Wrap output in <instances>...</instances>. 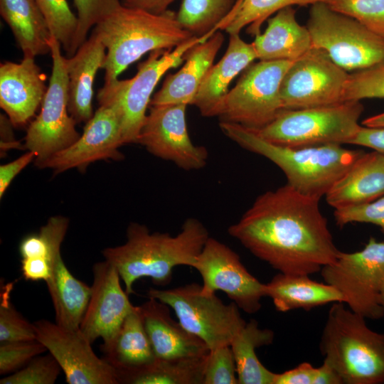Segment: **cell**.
<instances>
[{
  "label": "cell",
  "instance_id": "obj_50",
  "mask_svg": "<svg viewBox=\"0 0 384 384\" xmlns=\"http://www.w3.org/2000/svg\"><path fill=\"white\" fill-rule=\"evenodd\" d=\"M380 304L384 313V283L382 287L381 294H380Z\"/></svg>",
  "mask_w": 384,
  "mask_h": 384
},
{
  "label": "cell",
  "instance_id": "obj_30",
  "mask_svg": "<svg viewBox=\"0 0 384 384\" xmlns=\"http://www.w3.org/2000/svg\"><path fill=\"white\" fill-rule=\"evenodd\" d=\"M272 330L261 329L255 320L242 326L235 336L233 351L238 384H274L276 373L267 369L256 355V349L273 342Z\"/></svg>",
  "mask_w": 384,
  "mask_h": 384
},
{
  "label": "cell",
  "instance_id": "obj_20",
  "mask_svg": "<svg viewBox=\"0 0 384 384\" xmlns=\"http://www.w3.org/2000/svg\"><path fill=\"white\" fill-rule=\"evenodd\" d=\"M139 306L143 324L157 358H200L209 351L198 337L186 331L171 316L169 306L149 297Z\"/></svg>",
  "mask_w": 384,
  "mask_h": 384
},
{
  "label": "cell",
  "instance_id": "obj_31",
  "mask_svg": "<svg viewBox=\"0 0 384 384\" xmlns=\"http://www.w3.org/2000/svg\"><path fill=\"white\" fill-rule=\"evenodd\" d=\"M204 357L176 360L156 358L154 362L142 368L117 373V383L203 384Z\"/></svg>",
  "mask_w": 384,
  "mask_h": 384
},
{
  "label": "cell",
  "instance_id": "obj_44",
  "mask_svg": "<svg viewBox=\"0 0 384 384\" xmlns=\"http://www.w3.org/2000/svg\"><path fill=\"white\" fill-rule=\"evenodd\" d=\"M317 373L318 368L304 362L292 369L276 373L274 384H314Z\"/></svg>",
  "mask_w": 384,
  "mask_h": 384
},
{
  "label": "cell",
  "instance_id": "obj_38",
  "mask_svg": "<svg viewBox=\"0 0 384 384\" xmlns=\"http://www.w3.org/2000/svg\"><path fill=\"white\" fill-rule=\"evenodd\" d=\"M383 97L384 60L349 74L345 88V101Z\"/></svg>",
  "mask_w": 384,
  "mask_h": 384
},
{
  "label": "cell",
  "instance_id": "obj_14",
  "mask_svg": "<svg viewBox=\"0 0 384 384\" xmlns=\"http://www.w3.org/2000/svg\"><path fill=\"white\" fill-rule=\"evenodd\" d=\"M193 267L201 276L204 295L222 291L247 314L261 309L265 284L247 271L240 256L225 244L209 237Z\"/></svg>",
  "mask_w": 384,
  "mask_h": 384
},
{
  "label": "cell",
  "instance_id": "obj_27",
  "mask_svg": "<svg viewBox=\"0 0 384 384\" xmlns=\"http://www.w3.org/2000/svg\"><path fill=\"white\" fill-rule=\"evenodd\" d=\"M100 350L116 373L142 368L156 359L139 306L124 319L117 333L102 342Z\"/></svg>",
  "mask_w": 384,
  "mask_h": 384
},
{
  "label": "cell",
  "instance_id": "obj_16",
  "mask_svg": "<svg viewBox=\"0 0 384 384\" xmlns=\"http://www.w3.org/2000/svg\"><path fill=\"white\" fill-rule=\"evenodd\" d=\"M37 340L59 363L68 384H118L114 369L92 348L80 329H70L46 319L34 323Z\"/></svg>",
  "mask_w": 384,
  "mask_h": 384
},
{
  "label": "cell",
  "instance_id": "obj_8",
  "mask_svg": "<svg viewBox=\"0 0 384 384\" xmlns=\"http://www.w3.org/2000/svg\"><path fill=\"white\" fill-rule=\"evenodd\" d=\"M306 26L311 47L324 50L347 72L367 68L384 60L383 38L324 2L311 5Z\"/></svg>",
  "mask_w": 384,
  "mask_h": 384
},
{
  "label": "cell",
  "instance_id": "obj_2",
  "mask_svg": "<svg viewBox=\"0 0 384 384\" xmlns=\"http://www.w3.org/2000/svg\"><path fill=\"white\" fill-rule=\"evenodd\" d=\"M209 233L198 219L189 218L175 236L168 233H150L146 226L131 223L123 245L107 247L102 253L117 270L127 294L134 292V282L149 277L156 285H166L174 267H193Z\"/></svg>",
  "mask_w": 384,
  "mask_h": 384
},
{
  "label": "cell",
  "instance_id": "obj_4",
  "mask_svg": "<svg viewBox=\"0 0 384 384\" xmlns=\"http://www.w3.org/2000/svg\"><path fill=\"white\" fill-rule=\"evenodd\" d=\"M92 31L107 50L102 66L105 85L117 80L122 73L146 53L171 50L194 36L181 26L174 11L153 14L122 5Z\"/></svg>",
  "mask_w": 384,
  "mask_h": 384
},
{
  "label": "cell",
  "instance_id": "obj_48",
  "mask_svg": "<svg viewBox=\"0 0 384 384\" xmlns=\"http://www.w3.org/2000/svg\"><path fill=\"white\" fill-rule=\"evenodd\" d=\"M314 384H343L338 372L327 362H323L318 368Z\"/></svg>",
  "mask_w": 384,
  "mask_h": 384
},
{
  "label": "cell",
  "instance_id": "obj_15",
  "mask_svg": "<svg viewBox=\"0 0 384 384\" xmlns=\"http://www.w3.org/2000/svg\"><path fill=\"white\" fill-rule=\"evenodd\" d=\"M185 104L151 105L137 143L151 154L186 170H199L207 164L208 151L191 141Z\"/></svg>",
  "mask_w": 384,
  "mask_h": 384
},
{
  "label": "cell",
  "instance_id": "obj_24",
  "mask_svg": "<svg viewBox=\"0 0 384 384\" xmlns=\"http://www.w3.org/2000/svg\"><path fill=\"white\" fill-rule=\"evenodd\" d=\"M256 59L252 43L243 41L240 33L229 34L225 54L208 70L192 105H195L203 117H215L220 102L229 91L231 81Z\"/></svg>",
  "mask_w": 384,
  "mask_h": 384
},
{
  "label": "cell",
  "instance_id": "obj_28",
  "mask_svg": "<svg viewBox=\"0 0 384 384\" xmlns=\"http://www.w3.org/2000/svg\"><path fill=\"white\" fill-rule=\"evenodd\" d=\"M0 14L23 57L50 53L52 34L36 0H0Z\"/></svg>",
  "mask_w": 384,
  "mask_h": 384
},
{
  "label": "cell",
  "instance_id": "obj_10",
  "mask_svg": "<svg viewBox=\"0 0 384 384\" xmlns=\"http://www.w3.org/2000/svg\"><path fill=\"white\" fill-rule=\"evenodd\" d=\"M147 295L171 308L180 324L209 350L230 346L246 324L233 302L225 304L215 294L204 295L197 283L168 289L150 288Z\"/></svg>",
  "mask_w": 384,
  "mask_h": 384
},
{
  "label": "cell",
  "instance_id": "obj_13",
  "mask_svg": "<svg viewBox=\"0 0 384 384\" xmlns=\"http://www.w3.org/2000/svg\"><path fill=\"white\" fill-rule=\"evenodd\" d=\"M348 75L324 50L311 48L293 62L282 79V110L328 106L344 102Z\"/></svg>",
  "mask_w": 384,
  "mask_h": 384
},
{
  "label": "cell",
  "instance_id": "obj_34",
  "mask_svg": "<svg viewBox=\"0 0 384 384\" xmlns=\"http://www.w3.org/2000/svg\"><path fill=\"white\" fill-rule=\"evenodd\" d=\"M68 224L65 217L50 218L38 233L28 235L21 240L18 248L21 259H33L51 265L60 253Z\"/></svg>",
  "mask_w": 384,
  "mask_h": 384
},
{
  "label": "cell",
  "instance_id": "obj_29",
  "mask_svg": "<svg viewBox=\"0 0 384 384\" xmlns=\"http://www.w3.org/2000/svg\"><path fill=\"white\" fill-rule=\"evenodd\" d=\"M55 311V323L64 328L79 329L85 313L91 286L75 277L61 254L51 263V274L46 282Z\"/></svg>",
  "mask_w": 384,
  "mask_h": 384
},
{
  "label": "cell",
  "instance_id": "obj_32",
  "mask_svg": "<svg viewBox=\"0 0 384 384\" xmlns=\"http://www.w3.org/2000/svg\"><path fill=\"white\" fill-rule=\"evenodd\" d=\"M327 0H237L230 12L220 23L219 30L228 34L240 33L247 26V32L257 36L262 23L279 10L297 6L312 5Z\"/></svg>",
  "mask_w": 384,
  "mask_h": 384
},
{
  "label": "cell",
  "instance_id": "obj_23",
  "mask_svg": "<svg viewBox=\"0 0 384 384\" xmlns=\"http://www.w3.org/2000/svg\"><path fill=\"white\" fill-rule=\"evenodd\" d=\"M106 48L95 33L71 57L65 58L68 79V111L77 123L93 116V86L106 57Z\"/></svg>",
  "mask_w": 384,
  "mask_h": 384
},
{
  "label": "cell",
  "instance_id": "obj_9",
  "mask_svg": "<svg viewBox=\"0 0 384 384\" xmlns=\"http://www.w3.org/2000/svg\"><path fill=\"white\" fill-rule=\"evenodd\" d=\"M321 276L336 288L343 302L366 319L384 318L380 294L384 283V242L370 237L364 247L354 252L339 251L324 266Z\"/></svg>",
  "mask_w": 384,
  "mask_h": 384
},
{
  "label": "cell",
  "instance_id": "obj_37",
  "mask_svg": "<svg viewBox=\"0 0 384 384\" xmlns=\"http://www.w3.org/2000/svg\"><path fill=\"white\" fill-rule=\"evenodd\" d=\"M326 4L384 39V0H327Z\"/></svg>",
  "mask_w": 384,
  "mask_h": 384
},
{
  "label": "cell",
  "instance_id": "obj_18",
  "mask_svg": "<svg viewBox=\"0 0 384 384\" xmlns=\"http://www.w3.org/2000/svg\"><path fill=\"white\" fill-rule=\"evenodd\" d=\"M92 275L90 300L80 326L91 343L99 338L103 341L111 338L135 308L121 286L119 272L111 263L105 260L96 262Z\"/></svg>",
  "mask_w": 384,
  "mask_h": 384
},
{
  "label": "cell",
  "instance_id": "obj_46",
  "mask_svg": "<svg viewBox=\"0 0 384 384\" xmlns=\"http://www.w3.org/2000/svg\"><path fill=\"white\" fill-rule=\"evenodd\" d=\"M350 144L368 147L384 154V127L361 126Z\"/></svg>",
  "mask_w": 384,
  "mask_h": 384
},
{
  "label": "cell",
  "instance_id": "obj_47",
  "mask_svg": "<svg viewBox=\"0 0 384 384\" xmlns=\"http://www.w3.org/2000/svg\"><path fill=\"white\" fill-rule=\"evenodd\" d=\"M176 0H121L122 5L132 9L144 10L153 14L166 12Z\"/></svg>",
  "mask_w": 384,
  "mask_h": 384
},
{
  "label": "cell",
  "instance_id": "obj_26",
  "mask_svg": "<svg viewBox=\"0 0 384 384\" xmlns=\"http://www.w3.org/2000/svg\"><path fill=\"white\" fill-rule=\"evenodd\" d=\"M265 296L277 311L311 310L329 303L343 302L340 292L325 282L312 280L307 274L279 272L265 284Z\"/></svg>",
  "mask_w": 384,
  "mask_h": 384
},
{
  "label": "cell",
  "instance_id": "obj_11",
  "mask_svg": "<svg viewBox=\"0 0 384 384\" xmlns=\"http://www.w3.org/2000/svg\"><path fill=\"white\" fill-rule=\"evenodd\" d=\"M293 62L260 60L251 63L223 99L215 117L221 122L251 130L270 123L282 110L280 87Z\"/></svg>",
  "mask_w": 384,
  "mask_h": 384
},
{
  "label": "cell",
  "instance_id": "obj_36",
  "mask_svg": "<svg viewBox=\"0 0 384 384\" xmlns=\"http://www.w3.org/2000/svg\"><path fill=\"white\" fill-rule=\"evenodd\" d=\"M1 292L0 343L37 340L34 324L30 323L11 302V285Z\"/></svg>",
  "mask_w": 384,
  "mask_h": 384
},
{
  "label": "cell",
  "instance_id": "obj_43",
  "mask_svg": "<svg viewBox=\"0 0 384 384\" xmlns=\"http://www.w3.org/2000/svg\"><path fill=\"white\" fill-rule=\"evenodd\" d=\"M334 216L339 227L351 223H371L384 233V195L368 203L334 210Z\"/></svg>",
  "mask_w": 384,
  "mask_h": 384
},
{
  "label": "cell",
  "instance_id": "obj_17",
  "mask_svg": "<svg viewBox=\"0 0 384 384\" xmlns=\"http://www.w3.org/2000/svg\"><path fill=\"white\" fill-rule=\"evenodd\" d=\"M122 145L121 121L117 111L112 105H100L86 122L80 137L70 146L45 161L39 168L51 169L55 174L74 168L82 171L98 160L123 159L119 151Z\"/></svg>",
  "mask_w": 384,
  "mask_h": 384
},
{
  "label": "cell",
  "instance_id": "obj_5",
  "mask_svg": "<svg viewBox=\"0 0 384 384\" xmlns=\"http://www.w3.org/2000/svg\"><path fill=\"white\" fill-rule=\"evenodd\" d=\"M366 319L343 302L329 310L319 348L343 384L384 383V334L370 329Z\"/></svg>",
  "mask_w": 384,
  "mask_h": 384
},
{
  "label": "cell",
  "instance_id": "obj_49",
  "mask_svg": "<svg viewBox=\"0 0 384 384\" xmlns=\"http://www.w3.org/2000/svg\"><path fill=\"white\" fill-rule=\"evenodd\" d=\"M362 124L367 127H384V112L366 118Z\"/></svg>",
  "mask_w": 384,
  "mask_h": 384
},
{
  "label": "cell",
  "instance_id": "obj_42",
  "mask_svg": "<svg viewBox=\"0 0 384 384\" xmlns=\"http://www.w3.org/2000/svg\"><path fill=\"white\" fill-rule=\"evenodd\" d=\"M47 351L38 340L0 343V374H11Z\"/></svg>",
  "mask_w": 384,
  "mask_h": 384
},
{
  "label": "cell",
  "instance_id": "obj_21",
  "mask_svg": "<svg viewBox=\"0 0 384 384\" xmlns=\"http://www.w3.org/2000/svg\"><path fill=\"white\" fill-rule=\"evenodd\" d=\"M224 36L217 31L207 40L191 48L184 55L183 66L169 75L161 87L151 97V105H193L208 70L223 46Z\"/></svg>",
  "mask_w": 384,
  "mask_h": 384
},
{
  "label": "cell",
  "instance_id": "obj_25",
  "mask_svg": "<svg viewBox=\"0 0 384 384\" xmlns=\"http://www.w3.org/2000/svg\"><path fill=\"white\" fill-rule=\"evenodd\" d=\"M296 12L293 6H288L267 19L264 33L255 36L252 42L257 59L294 61L312 48L309 31L298 23Z\"/></svg>",
  "mask_w": 384,
  "mask_h": 384
},
{
  "label": "cell",
  "instance_id": "obj_41",
  "mask_svg": "<svg viewBox=\"0 0 384 384\" xmlns=\"http://www.w3.org/2000/svg\"><path fill=\"white\" fill-rule=\"evenodd\" d=\"M203 384H238L235 361L230 346L209 350L205 356Z\"/></svg>",
  "mask_w": 384,
  "mask_h": 384
},
{
  "label": "cell",
  "instance_id": "obj_45",
  "mask_svg": "<svg viewBox=\"0 0 384 384\" xmlns=\"http://www.w3.org/2000/svg\"><path fill=\"white\" fill-rule=\"evenodd\" d=\"M34 152L28 151L18 159L0 166V197L5 193L13 179L33 160Z\"/></svg>",
  "mask_w": 384,
  "mask_h": 384
},
{
  "label": "cell",
  "instance_id": "obj_35",
  "mask_svg": "<svg viewBox=\"0 0 384 384\" xmlns=\"http://www.w3.org/2000/svg\"><path fill=\"white\" fill-rule=\"evenodd\" d=\"M49 30L66 52L68 58L75 54L74 44L78 28V19L66 0H36Z\"/></svg>",
  "mask_w": 384,
  "mask_h": 384
},
{
  "label": "cell",
  "instance_id": "obj_3",
  "mask_svg": "<svg viewBox=\"0 0 384 384\" xmlns=\"http://www.w3.org/2000/svg\"><path fill=\"white\" fill-rule=\"evenodd\" d=\"M223 133L242 148L271 161L299 193L321 199L364 152L341 144L287 147L272 144L240 124L221 122Z\"/></svg>",
  "mask_w": 384,
  "mask_h": 384
},
{
  "label": "cell",
  "instance_id": "obj_22",
  "mask_svg": "<svg viewBox=\"0 0 384 384\" xmlns=\"http://www.w3.org/2000/svg\"><path fill=\"white\" fill-rule=\"evenodd\" d=\"M384 195V154L363 152L325 195L334 210L372 202Z\"/></svg>",
  "mask_w": 384,
  "mask_h": 384
},
{
  "label": "cell",
  "instance_id": "obj_39",
  "mask_svg": "<svg viewBox=\"0 0 384 384\" xmlns=\"http://www.w3.org/2000/svg\"><path fill=\"white\" fill-rule=\"evenodd\" d=\"M59 363L48 353L37 356L21 369L0 380L1 384H53L60 371Z\"/></svg>",
  "mask_w": 384,
  "mask_h": 384
},
{
  "label": "cell",
  "instance_id": "obj_19",
  "mask_svg": "<svg viewBox=\"0 0 384 384\" xmlns=\"http://www.w3.org/2000/svg\"><path fill=\"white\" fill-rule=\"evenodd\" d=\"M34 58L0 65V107L14 127L25 125L41 105L48 87Z\"/></svg>",
  "mask_w": 384,
  "mask_h": 384
},
{
  "label": "cell",
  "instance_id": "obj_7",
  "mask_svg": "<svg viewBox=\"0 0 384 384\" xmlns=\"http://www.w3.org/2000/svg\"><path fill=\"white\" fill-rule=\"evenodd\" d=\"M215 32L193 36L174 50H157L139 64L136 75L127 80H117L98 91L99 105H109L117 111L123 144L137 143L140 129L146 117L151 95L161 77L171 68L184 60L186 53L193 46L209 38Z\"/></svg>",
  "mask_w": 384,
  "mask_h": 384
},
{
  "label": "cell",
  "instance_id": "obj_40",
  "mask_svg": "<svg viewBox=\"0 0 384 384\" xmlns=\"http://www.w3.org/2000/svg\"><path fill=\"white\" fill-rule=\"evenodd\" d=\"M77 9L78 28L74 44L75 53L87 40L92 27L109 17L122 6L121 0H73Z\"/></svg>",
  "mask_w": 384,
  "mask_h": 384
},
{
  "label": "cell",
  "instance_id": "obj_12",
  "mask_svg": "<svg viewBox=\"0 0 384 384\" xmlns=\"http://www.w3.org/2000/svg\"><path fill=\"white\" fill-rule=\"evenodd\" d=\"M49 45L53 62L49 85L41 112L30 123L25 137V148L35 153L38 167L80 136L68 111V79L62 46L53 36Z\"/></svg>",
  "mask_w": 384,
  "mask_h": 384
},
{
  "label": "cell",
  "instance_id": "obj_6",
  "mask_svg": "<svg viewBox=\"0 0 384 384\" xmlns=\"http://www.w3.org/2000/svg\"><path fill=\"white\" fill-rule=\"evenodd\" d=\"M364 107L361 101L295 110H282L264 127L252 130L262 139L279 146L309 147L350 144L361 128Z\"/></svg>",
  "mask_w": 384,
  "mask_h": 384
},
{
  "label": "cell",
  "instance_id": "obj_1",
  "mask_svg": "<svg viewBox=\"0 0 384 384\" xmlns=\"http://www.w3.org/2000/svg\"><path fill=\"white\" fill-rule=\"evenodd\" d=\"M319 201L287 183L260 194L228 233L279 272L315 274L340 251Z\"/></svg>",
  "mask_w": 384,
  "mask_h": 384
},
{
  "label": "cell",
  "instance_id": "obj_33",
  "mask_svg": "<svg viewBox=\"0 0 384 384\" xmlns=\"http://www.w3.org/2000/svg\"><path fill=\"white\" fill-rule=\"evenodd\" d=\"M237 0H183L176 16L181 26L194 36L218 31L220 23Z\"/></svg>",
  "mask_w": 384,
  "mask_h": 384
}]
</instances>
